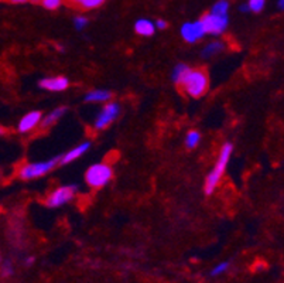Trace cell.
I'll list each match as a JSON object with an SVG mask.
<instances>
[{
	"instance_id": "4fadbf2b",
	"label": "cell",
	"mask_w": 284,
	"mask_h": 283,
	"mask_svg": "<svg viewBox=\"0 0 284 283\" xmlns=\"http://www.w3.org/2000/svg\"><path fill=\"white\" fill-rule=\"evenodd\" d=\"M112 99V92L106 89H92L85 94V102L88 104H106Z\"/></svg>"
},
{
	"instance_id": "ac0fdd59",
	"label": "cell",
	"mask_w": 284,
	"mask_h": 283,
	"mask_svg": "<svg viewBox=\"0 0 284 283\" xmlns=\"http://www.w3.org/2000/svg\"><path fill=\"white\" fill-rule=\"evenodd\" d=\"M228 11H229V1L228 0H218L211 9V13L218 14V16H228Z\"/></svg>"
},
{
	"instance_id": "4dcf8cb0",
	"label": "cell",
	"mask_w": 284,
	"mask_h": 283,
	"mask_svg": "<svg viewBox=\"0 0 284 283\" xmlns=\"http://www.w3.org/2000/svg\"><path fill=\"white\" fill-rule=\"evenodd\" d=\"M3 135H4V129H3V128L0 126V136H3Z\"/></svg>"
},
{
	"instance_id": "7c38bea8",
	"label": "cell",
	"mask_w": 284,
	"mask_h": 283,
	"mask_svg": "<svg viewBox=\"0 0 284 283\" xmlns=\"http://www.w3.org/2000/svg\"><path fill=\"white\" fill-rule=\"evenodd\" d=\"M65 113V106H58V108L53 109L51 112H48L45 116H43V119L40 122V128H41V129H50L51 126H54L58 120L63 119Z\"/></svg>"
},
{
	"instance_id": "8fae6325",
	"label": "cell",
	"mask_w": 284,
	"mask_h": 283,
	"mask_svg": "<svg viewBox=\"0 0 284 283\" xmlns=\"http://www.w3.org/2000/svg\"><path fill=\"white\" fill-rule=\"evenodd\" d=\"M91 146H92V143L89 141H85L82 142V143H79V144H77L75 147L69 149V150L64 153L63 156H60V166H65V164H69L72 163V162H75V160H78L79 157H82V156L91 149Z\"/></svg>"
},
{
	"instance_id": "4316f807",
	"label": "cell",
	"mask_w": 284,
	"mask_h": 283,
	"mask_svg": "<svg viewBox=\"0 0 284 283\" xmlns=\"http://www.w3.org/2000/svg\"><path fill=\"white\" fill-rule=\"evenodd\" d=\"M239 10L243 11V13H248V11H249V7H248V4H242L241 7H239Z\"/></svg>"
},
{
	"instance_id": "d4e9b609",
	"label": "cell",
	"mask_w": 284,
	"mask_h": 283,
	"mask_svg": "<svg viewBox=\"0 0 284 283\" xmlns=\"http://www.w3.org/2000/svg\"><path fill=\"white\" fill-rule=\"evenodd\" d=\"M154 26H156V30H164V29H167V22L163 20V19H157L156 22H154Z\"/></svg>"
},
{
	"instance_id": "5bb4252c",
	"label": "cell",
	"mask_w": 284,
	"mask_h": 283,
	"mask_svg": "<svg viewBox=\"0 0 284 283\" xmlns=\"http://www.w3.org/2000/svg\"><path fill=\"white\" fill-rule=\"evenodd\" d=\"M226 48V44L223 43V41H209L208 44H205V47L202 48V51H201V57L204 58V60H209V58H214L215 55H219L223 50Z\"/></svg>"
},
{
	"instance_id": "1f68e13d",
	"label": "cell",
	"mask_w": 284,
	"mask_h": 283,
	"mask_svg": "<svg viewBox=\"0 0 284 283\" xmlns=\"http://www.w3.org/2000/svg\"><path fill=\"white\" fill-rule=\"evenodd\" d=\"M0 262H1V255H0Z\"/></svg>"
},
{
	"instance_id": "30bf717a",
	"label": "cell",
	"mask_w": 284,
	"mask_h": 283,
	"mask_svg": "<svg viewBox=\"0 0 284 283\" xmlns=\"http://www.w3.org/2000/svg\"><path fill=\"white\" fill-rule=\"evenodd\" d=\"M43 119V113L40 110H32L26 113L17 123V131L20 133H30L40 126V122Z\"/></svg>"
},
{
	"instance_id": "603a6c76",
	"label": "cell",
	"mask_w": 284,
	"mask_h": 283,
	"mask_svg": "<svg viewBox=\"0 0 284 283\" xmlns=\"http://www.w3.org/2000/svg\"><path fill=\"white\" fill-rule=\"evenodd\" d=\"M88 19L85 16H77L75 19H74V26H75V29H77L78 32H82L85 27L88 26Z\"/></svg>"
},
{
	"instance_id": "5b68a950",
	"label": "cell",
	"mask_w": 284,
	"mask_h": 283,
	"mask_svg": "<svg viewBox=\"0 0 284 283\" xmlns=\"http://www.w3.org/2000/svg\"><path fill=\"white\" fill-rule=\"evenodd\" d=\"M78 191V187L74 184L61 185L58 188H55L54 191L47 197L45 200V206L48 208H58L68 204L69 201H72V198L75 197Z\"/></svg>"
},
{
	"instance_id": "d6a6232c",
	"label": "cell",
	"mask_w": 284,
	"mask_h": 283,
	"mask_svg": "<svg viewBox=\"0 0 284 283\" xmlns=\"http://www.w3.org/2000/svg\"><path fill=\"white\" fill-rule=\"evenodd\" d=\"M0 212H1V208H0Z\"/></svg>"
},
{
	"instance_id": "e0dca14e",
	"label": "cell",
	"mask_w": 284,
	"mask_h": 283,
	"mask_svg": "<svg viewBox=\"0 0 284 283\" xmlns=\"http://www.w3.org/2000/svg\"><path fill=\"white\" fill-rule=\"evenodd\" d=\"M201 142V133L198 131H189L186 136V146L187 149L192 150L195 149Z\"/></svg>"
},
{
	"instance_id": "8992f818",
	"label": "cell",
	"mask_w": 284,
	"mask_h": 283,
	"mask_svg": "<svg viewBox=\"0 0 284 283\" xmlns=\"http://www.w3.org/2000/svg\"><path fill=\"white\" fill-rule=\"evenodd\" d=\"M121 115V105L118 102H106V105L100 109L98 116L95 118L94 122V128L95 131H103L106 129L109 125H112L115 120L118 119V116Z\"/></svg>"
},
{
	"instance_id": "44dd1931",
	"label": "cell",
	"mask_w": 284,
	"mask_h": 283,
	"mask_svg": "<svg viewBox=\"0 0 284 283\" xmlns=\"http://www.w3.org/2000/svg\"><path fill=\"white\" fill-rule=\"evenodd\" d=\"M103 3H105V0H84L81 3V7L85 10H92V9H96L99 6H102Z\"/></svg>"
},
{
	"instance_id": "2e32d148",
	"label": "cell",
	"mask_w": 284,
	"mask_h": 283,
	"mask_svg": "<svg viewBox=\"0 0 284 283\" xmlns=\"http://www.w3.org/2000/svg\"><path fill=\"white\" fill-rule=\"evenodd\" d=\"M188 71H189V67L187 66V64H184V63L177 64L174 67V70H173V74H171V81L174 82L175 85H180Z\"/></svg>"
},
{
	"instance_id": "f546056e",
	"label": "cell",
	"mask_w": 284,
	"mask_h": 283,
	"mask_svg": "<svg viewBox=\"0 0 284 283\" xmlns=\"http://www.w3.org/2000/svg\"><path fill=\"white\" fill-rule=\"evenodd\" d=\"M69 3H75V4H79L81 6V3L84 1V0H68Z\"/></svg>"
},
{
	"instance_id": "9c48e42d",
	"label": "cell",
	"mask_w": 284,
	"mask_h": 283,
	"mask_svg": "<svg viewBox=\"0 0 284 283\" xmlns=\"http://www.w3.org/2000/svg\"><path fill=\"white\" fill-rule=\"evenodd\" d=\"M38 87L48 92H63L69 87V79L63 75L47 76V78L40 79Z\"/></svg>"
},
{
	"instance_id": "52a82bcc",
	"label": "cell",
	"mask_w": 284,
	"mask_h": 283,
	"mask_svg": "<svg viewBox=\"0 0 284 283\" xmlns=\"http://www.w3.org/2000/svg\"><path fill=\"white\" fill-rule=\"evenodd\" d=\"M201 22L204 24V29L209 35H221L226 32L228 24H229V19L228 16H218L214 13H207L202 16Z\"/></svg>"
},
{
	"instance_id": "7402d4cb",
	"label": "cell",
	"mask_w": 284,
	"mask_h": 283,
	"mask_svg": "<svg viewBox=\"0 0 284 283\" xmlns=\"http://www.w3.org/2000/svg\"><path fill=\"white\" fill-rule=\"evenodd\" d=\"M228 268H229V262H221L211 271V276H219V275L226 272Z\"/></svg>"
},
{
	"instance_id": "484cf974",
	"label": "cell",
	"mask_w": 284,
	"mask_h": 283,
	"mask_svg": "<svg viewBox=\"0 0 284 283\" xmlns=\"http://www.w3.org/2000/svg\"><path fill=\"white\" fill-rule=\"evenodd\" d=\"M9 3L13 4H24V3H30V0H7Z\"/></svg>"
},
{
	"instance_id": "6da1fadb",
	"label": "cell",
	"mask_w": 284,
	"mask_h": 283,
	"mask_svg": "<svg viewBox=\"0 0 284 283\" xmlns=\"http://www.w3.org/2000/svg\"><path fill=\"white\" fill-rule=\"evenodd\" d=\"M233 153V144L226 142L221 150H219L218 157H217V162L214 164L212 170L208 173V176L205 177V184H204V190H205V194L207 196H211L214 194V191L217 190V187L221 183L222 177L226 172V167H228V163H229L230 156Z\"/></svg>"
},
{
	"instance_id": "3957f363",
	"label": "cell",
	"mask_w": 284,
	"mask_h": 283,
	"mask_svg": "<svg viewBox=\"0 0 284 283\" xmlns=\"http://www.w3.org/2000/svg\"><path fill=\"white\" fill-rule=\"evenodd\" d=\"M113 177V169L109 163L100 162L89 166L85 172V181L91 188L99 190L109 183Z\"/></svg>"
},
{
	"instance_id": "9a60e30c",
	"label": "cell",
	"mask_w": 284,
	"mask_h": 283,
	"mask_svg": "<svg viewBox=\"0 0 284 283\" xmlns=\"http://www.w3.org/2000/svg\"><path fill=\"white\" fill-rule=\"evenodd\" d=\"M134 32L142 37H152L156 33V26L149 19H139L134 23Z\"/></svg>"
},
{
	"instance_id": "83f0119b",
	"label": "cell",
	"mask_w": 284,
	"mask_h": 283,
	"mask_svg": "<svg viewBox=\"0 0 284 283\" xmlns=\"http://www.w3.org/2000/svg\"><path fill=\"white\" fill-rule=\"evenodd\" d=\"M32 263H34V256H30L26 259V265H32Z\"/></svg>"
},
{
	"instance_id": "ffe728a7",
	"label": "cell",
	"mask_w": 284,
	"mask_h": 283,
	"mask_svg": "<svg viewBox=\"0 0 284 283\" xmlns=\"http://www.w3.org/2000/svg\"><path fill=\"white\" fill-rule=\"evenodd\" d=\"M246 4H248V7H249V11H253V13H260V11L264 9L266 0H249Z\"/></svg>"
},
{
	"instance_id": "ba28073f",
	"label": "cell",
	"mask_w": 284,
	"mask_h": 283,
	"mask_svg": "<svg viewBox=\"0 0 284 283\" xmlns=\"http://www.w3.org/2000/svg\"><path fill=\"white\" fill-rule=\"evenodd\" d=\"M180 33H181V37H183V40L187 41V43L189 44H194L199 41V40H202L205 35H207V32H205V29H204V24L201 20H197V22H188L184 23L183 26H181V30H180Z\"/></svg>"
},
{
	"instance_id": "cb8c5ba5",
	"label": "cell",
	"mask_w": 284,
	"mask_h": 283,
	"mask_svg": "<svg viewBox=\"0 0 284 283\" xmlns=\"http://www.w3.org/2000/svg\"><path fill=\"white\" fill-rule=\"evenodd\" d=\"M13 273H14V268H13V265H11L10 262H4L3 263V266H1V275L4 276V278H10L13 276Z\"/></svg>"
},
{
	"instance_id": "277c9868",
	"label": "cell",
	"mask_w": 284,
	"mask_h": 283,
	"mask_svg": "<svg viewBox=\"0 0 284 283\" xmlns=\"http://www.w3.org/2000/svg\"><path fill=\"white\" fill-rule=\"evenodd\" d=\"M57 166H60V156L43 160V162H33V163L23 164L19 169V177L22 180H34V178H40L43 176L48 175L51 170H54Z\"/></svg>"
},
{
	"instance_id": "7a4b0ae2",
	"label": "cell",
	"mask_w": 284,
	"mask_h": 283,
	"mask_svg": "<svg viewBox=\"0 0 284 283\" xmlns=\"http://www.w3.org/2000/svg\"><path fill=\"white\" fill-rule=\"evenodd\" d=\"M180 87L183 88V91L191 98H201L207 94L209 88V76L204 70L189 68L184 79L181 81Z\"/></svg>"
},
{
	"instance_id": "f1b7e54d",
	"label": "cell",
	"mask_w": 284,
	"mask_h": 283,
	"mask_svg": "<svg viewBox=\"0 0 284 283\" xmlns=\"http://www.w3.org/2000/svg\"><path fill=\"white\" fill-rule=\"evenodd\" d=\"M279 9L284 11V0H279Z\"/></svg>"
},
{
	"instance_id": "d6986e66",
	"label": "cell",
	"mask_w": 284,
	"mask_h": 283,
	"mask_svg": "<svg viewBox=\"0 0 284 283\" xmlns=\"http://www.w3.org/2000/svg\"><path fill=\"white\" fill-rule=\"evenodd\" d=\"M65 0H40V6L44 7L45 10H57L64 4Z\"/></svg>"
}]
</instances>
